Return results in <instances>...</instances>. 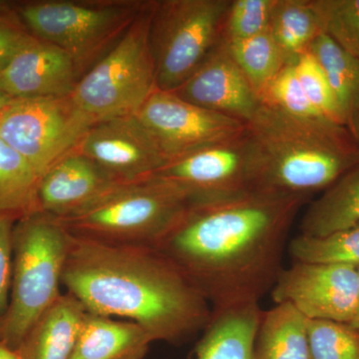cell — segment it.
I'll use <instances>...</instances> for the list:
<instances>
[{
	"instance_id": "277c9868",
	"label": "cell",
	"mask_w": 359,
	"mask_h": 359,
	"mask_svg": "<svg viewBox=\"0 0 359 359\" xmlns=\"http://www.w3.org/2000/svg\"><path fill=\"white\" fill-rule=\"evenodd\" d=\"M71 236L42 212L16 221L8 306L0 320V344L18 351L26 335L57 302Z\"/></svg>"
},
{
	"instance_id": "f546056e",
	"label": "cell",
	"mask_w": 359,
	"mask_h": 359,
	"mask_svg": "<svg viewBox=\"0 0 359 359\" xmlns=\"http://www.w3.org/2000/svg\"><path fill=\"white\" fill-rule=\"evenodd\" d=\"M276 0H233L224 16L222 41L252 39L268 32Z\"/></svg>"
},
{
	"instance_id": "603a6c76",
	"label": "cell",
	"mask_w": 359,
	"mask_h": 359,
	"mask_svg": "<svg viewBox=\"0 0 359 359\" xmlns=\"http://www.w3.org/2000/svg\"><path fill=\"white\" fill-rule=\"evenodd\" d=\"M269 32L287 65L294 63L323 32L313 0H276Z\"/></svg>"
},
{
	"instance_id": "9a60e30c",
	"label": "cell",
	"mask_w": 359,
	"mask_h": 359,
	"mask_svg": "<svg viewBox=\"0 0 359 359\" xmlns=\"http://www.w3.org/2000/svg\"><path fill=\"white\" fill-rule=\"evenodd\" d=\"M80 78L69 55L33 37L0 73V90L11 99L68 97Z\"/></svg>"
},
{
	"instance_id": "d6986e66",
	"label": "cell",
	"mask_w": 359,
	"mask_h": 359,
	"mask_svg": "<svg viewBox=\"0 0 359 359\" xmlns=\"http://www.w3.org/2000/svg\"><path fill=\"white\" fill-rule=\"evenodd\" d=\"M86 313L73 295L61 294L26 335L20 359H69Z\"/></svg>"
},
{
	"instance_id": "7402d4cb",
	"label": "cell",
	"mask_w": 359,
	"mask_h": 359,
	"mask_svg": "<svg viewBox=\"0 0 359 359\" xmlns=\"http://www.w3.org/2000/svg\"><path fill=\"white\" fill-rule=\"evenodd\" d=\"M309 52L325 71L346 127L355 137L359 119V59L323 32L313 40Z\"/></svg>"
},
{
	"instance_id": "ffe728a7",
	"label": "cell",
	"mask_w": 359,
	"mask_h": 359,
	"mask_svg": "<svg viewBox=\"0 0 359 359\" xmlns=\"http://www.w3.org/2000/svg\"><path fill=\"white\" fill-rule=\"evenodd\" d=\"M359 224V163L323 191L306 210L301 235L323 237Z\"/></svg>"
},
{
	"instance_id": "e575fe53",
	"label": "cell",
	"mask_w": 359,
	"mask_h": 359,
	"mask_svg": "<svg viewBox=\"0 0 359 359\" xmlns=\"http://www.w3.org/2000/svg\"><path fill=\"white\" fill-rule=\"evenodd\" d=\"M13 99H11V97L7 96L6 93H4V92L0 90V113H1V111L4 109V108L6 107L7 105H8L9 103L13 101Z\"/></svg>"
},
{
	"instance_id": "7a4b0ae2",
	"label": "cell",
	"mask_w": 359,
	"mask_h": 359,
	"mask_svg": "<svg viewBox=\"0 0 359 359\" xmlns=\"http://www.w3.org/2000/svg\"><path fill=\"white\" fill-rule=\"evenodd\" d=\"M62 285L87 313L132 321L154 341H185L204 330L212 318L204 295L154 248L71 236Z\"/></svg>"
},
{
	"instance_id": "52a82bcc",
	"label": "cell",
	"mask_w": 359,
	"mask_h": 359,
	"mask_svg": "<svg viewBox=\"0 0 359 359\" xmlns=\"http://www.w3.org/2000/svg\"><path fill=\"white\" fill-rule=\"evenodd\" d=\"M153 1H147L129 29L80 78L70 95L89 126L136 114L157 89L149 41Z\"/></svg>"
},
{
	"instance_id": "484cf974",
	"label": "cell",
	"mask_w": 359,
	"mask_h": 359,
	"mask_svg": "<svg viewBox=\"0 0 359 359\" xmlns=\"http://www.w3.org/2000/svg\"><path fill=\"white\" fill-rule=\"evenodd\" d=\"M294 262L346 264L359 266V224L323 236L306 237L299 233L290 243Z\"/></svg>"
},
{
	"instance_id": "6da1fadb",
	"label": "cell",
	"mask_w": 359,
	"mask_h": 359,
	"mask_svg": "<svg viewBox=\"0 0 359 359\" xmlns=\"http://www.w3.org/2000/svg\"><path fill=\"white\" fill-rule=\"evenodd\" d=\"M309 198L252 192L195 205L156 250L212 309L259 304L283 271L290 226Z\"/></svg>"
},
{
	"instance_id": "ac0fdd59",
	"label": "cell",
	"mask_w": 359,
	"mask_h": 359,
	"mask_svg": "<svg viewBox=\"0 0 359 359\" xmlns=\"http://www.w3.org/2000/svg\"><path fill=\"white\" fill-rule=\"evenodd\" d=\"M152 342L137 323L86 313L69 359H145Z\"/></svg>"
},
{
	"instance_id": "44dd1931",
	"label": "cell",
	"mask_w": 359,
	"mask_h": 359,
	"mask_svg": "<svg viewBox=\"0 0 359 359\" xmlns=\"http://www.w3.org/2000/svg\"><path fill=\"white\" fill-rule=\"evenodd\" d=\"M256 359H311L309 318L290 302L263 311L256 340Z\"/></svg>"
},
{
	"instance_id": "ba28073f",
	"label": "cell",
	"mask_w": 359,
	"mask_h": 359,
	"mask_svg": "<svg viewBox=\"0 0 359 359\" xmlns=\"http://www.w3.org/2000/svg\"><path fill=\"white\" fill-rule=\"evenodd\" d=\"M230 2L153 1L149 41L158 90L176 91L221 43L224 16Z\"/></svg>"
},
{
	"instance_id": "5b68a950",
	"label": "cell",
	"mask_w": 359,
	"mask_h": 359,
	"mask_svg": "<svg viewBox=\"0 0 359 359\" xmlns=\"http://www.w3.org/2000/svg\"><path fill=\"white\" fill-rule=\"evenodd\" d=\"M193 205L176 187L152 177L116 187L88 209L55 219L73 237L101 244L155 249Z\"/></svg>"
},
{
	"instance_id": "4dcf8cb0",
	"label": "cell",
	"mask_w": 359,
	"mask_h": 359,
	"mask_svg": "<svg viewBox=\"0 0 359 359\" xmlns=\"http://www.w3.org/2000/svg\"><path fill=\"white\" fill-rule=\"evenodd\" d=\"M292 65L304 93L316 110L328 121L346 127L327 75L313 54L308 51Z\"/></svg>"
},
{
	"instance_id": "f1b7e54d",
	"label": "cell",
	"mask_w": 359,
	"mask_h": 359,
	"mask_svg": "<svg viewBox=\"0 0 359 359\" xmlns=\"http://www.w3.org/2000/svg\"><path fill=\"white\" fill-rule=\"evenodd\" d=\"M311 359H359V330L348 323L309 320Z\"/></svg>"
},
{
	"instance_id": "9c48e42d",
	"label": "cell",
	"mask_w": 359,
	"mask_h": 359,
	"mask_svg": "<svg viewBox=\"0 0 359 359\" xmlns=\"http://www.w3.org/2000/svg\"><path fill=\"white\" fill-rule=\"evenodd\" d=\"M89 127L70 96L13 99L0 113V138L29 162L39 178L76 148Z\"/></svg>"
},
{
	"instance_id": "8d00e7d4",
	"label": "cell",
	"mask_w": 359,
	"mask_h": 359,
	"mask_svg": "<svg viewBox=\"0 0 359 359\" xmlns=\"http://www.w3.org/2000/svg\"><path fill=\"white\" fill-rule=\"evenodd\" d=\"M358 269V311H356L355 318L353 323H351V327L359 330V266L356 268Z\"/></svg>"
},
{
	"instance_id": "d590c367",
	"label": "cell",
	"mask_w": 359,
	"mask_h": 359,
	"mask_svg": "<svg viewBox=\"0 0 359 359\" xmlns=\"http://www.w3.org/2000/svg\"><path fill=\"white\" fill-rule=\"evenodd\" d=\"M15 4L11 2L0 1V13H13Z\"/></svg>"
},
{
	"instance_id": "4fadbf2b",
	"label": "cell",
	"mask_w": 359,
	"mask_h": 359,
	"mask_svg": "<svg viewBox=\"0 0 359 359\" xmlns=\"http://www.w3.org/2000/svg\"><path fill=\"white\" fill-rule=\"evenodd\" d=\"M75 149L123 185L152 178L169 163L135 115L95 123Z\"/></svg>"
},
{
	"instance_id": "2e32d148",
	"label": "cell",
	"mask_w": 359,
	"mask_h": 359,
	"mask_svg": "<svg viewBox=\"0 0 359 359\" xmlns=\"http://www.w3.org/2000/svg\"><path fill=\"white\" fill-rule=\"evenodd\" d=\"M123 185L76 149L63 156L39 179V212L65 219L88 209Z\"/></svg>"
},
{
	"instance_id": "cb8c5ba5",
	"label": "cell",
	"mask_w": 359,
	"mask_h": 359,
	"mask_svg": "<svg viewBox=\"0 0 359 359\" xmlns=\"http://www.w3.org/2000/svg\"><path fill=\"white\" fill-rule=\"evenodd\" d=\"M39 179L29 162L0 138V214L20 219L39 212Z\"/></svg>"
},
{
	"instance_id": "4316f807",
	"label": "cell",
	"mask_w": 359,
	"mask_h": 359,
	"mask_svg": "<svg viewBox=\"0 0 359 359\" xmlns=\"http://www.w3.org/2000/svg\"><path fill=\"white\" fill-rule=\"evenodd\" d=\"M261 100L266 105L301 121L313 124L332 123L325 119L309 100L292 63L283 67L264 91Z\"/></svg>"
},
{
	"instance_id": "e0dca14e",
	"label": "cell",
	"mask_w": 359,
	"mask_h": 359,
	"mask_svg": "<svg viewBox=\"0 0 359 359\" xmlns=\"http://www.w3.org/2000/svg\"><path fill=\"white\" fill-rule=\"evenodd\" d=\"M263 311L259 304L212 309L196 346V359H256V340Z\"/></svg>"
},
{
	"instance_id": "83f0119b",
	"label": "cell",
	"mask_w": 359,
	"mask_h": 359,
	"mask_svg": "<svg viewBox=\"0 0 359 359\" xmlns=\"http://www.w3.org/2000/svg\"><path fill=\"white\" fill-rule=\"evenodd\" d=\"M321 32L359 59V0H313Z\"/></svg>"
},
{
	"instance_id": "5bb4252c",
	"label": "cell",
	"mask_w": 359,
	"mask_h": 359,
	"mask_svg": "<svg viewBox=\"0 0 359 359\" xmlns=\"http://www.w3.org/2000/svg\"><path fill=\"white\" fill-rule=\"evenodd\" d=\"M174 93L183 100L245 124L254 118L262 105L261 98L231 58L223 41Z\"/></svg>"
},
{
	"instance_id": "74e56055",
	"label": "cell",
	"mask_w": 359,
	"mask_h": 359,
	"mask_svg": "<svg viewBox=\"0 0 359 359\" xmlns=\"http://www.w3.org/2000/svg\"><path fill=\"white\" fill-rule=\"evenodd\" d=\"M355 138H356V140H358V143H359V119H358V126H356Z\"/></svg>"
},
{
	"instance_id": "1f68e13d",
	"label": "cell",
	"mask_w": 359,
	"mask_h": 359,
	"mask_svg": "<svg viewBox=\"0 0 359 359\" xmlns=\"http://www.w3.org/2000/svg\"><path fill=\"white\" fill-rule=\"evenodd\" d=\"M18 218L0 214V320L6 313L13 276V229Z\"/></svg>"
},
{
	"instance_id": "30bf717a",
	"label": "cell",
	"mask_w": 359,
	"mask_h": 359,
	"mask_svg": "<svg viewBox=\"0 0 359 359\" xmlns=\"http://www.w3.org/2000/svg\"><path fill=\"white\" fill-rule=\"evenodd\" d=\"M254 148L247 131L170 161L153 177L176 187L193 205L231 199L252 192Z\"/></svg>"
},
{
	"instance_id": "8992f818",
	"label": "cell",
	"mask_w": 359,
	"mask_h": 359,
	"mask_svg": "<svg viewBox=\"0 0 359 359\" xmlns=\"http://www.w3.org/2000/svg\"><path fill=\"white\" fill-rule=\"evenodd\" d=\"M147 1L37 0L14 6L35 39L58 47L74 61L81 77L129 29Z\"/></svg>"
},
{
	"instance_id": "d4e9b609",
	"label": "cell",
	"mask_w": 359,
	"mask_h": 359,
	"mask_svg": "<svg viewBox=\"0 0 359 359\" xmlns=\"http://www.w3.org/2000/svg\"><path fill=\"white\" fill-rule=\"evenodd\" d=\"M224 45L259 98L287 65L269 30L252 39Z\"/></svg>"
},
{
	"instance_id": "7c38bea8",
	"label": "cell",
	"mask_w": 359,
	"mask_h": 359,
	"mask_svg": "<svg viewBox=\"0 0 359 359\" xmlns=\"http://www.w3.org/2000/svg\"><path fill=\"white\" fill-rule=\"evenodd\" d=\"M271 292L276 304L290 302L309 320L351 325L358 311V269L294 262L283 269Z\"/></svg>"
},
{
	"instance_id": "3957f363",
	"label": "cell",
	"mask_w": 359,
	"mask_h": 359,
	"mask_svg": "<svg viewBox=\"0 0 359 359\" xmlns=\"http://www.w3.org/2000/svg\"><path fill=\"white\" fill-rule=\"evenodd\" d=\"M247 131L256 192L309 198L359 163L358 141L346 127L301 121L263 102Z\"/></svg>"
},
{
	"instance_id": "8fae6325",
	"label": "cell",
	"mask_w": 359,
	"mask_h": 359,
	"mask_svg": "<svg viewBox=\"0 0 359 359\" xmlns=\"http://www.w3.org/2000/svg\"><path fill=\"white\" fill-rule=\"evenodd\" d=\"M167 159L230 140L247 124L183 100L174 92L156 89L135 114Z\"/></svg>"
},
{
	"instance_id": "d6a6232c",
	"label": "cell",
	"mask_w": 359,
	"mask_h": 359,
	"mask_svg": "<svg viewBox=\"0 0 359 359\" xmlns=\"http://www.w3.org/2000/svg\"><path fill=\"white\" fill-rule=\"evenodd\" d=\"M33 36L13 13H0V73Z\"/></svg>"
},
{
	"instance_id": "836d02e7",
	"label": "cell",
	"mask_w": 359,
	"mask_h": 359,
	"mask_svg": "<svg viewBox=\"0 0 359 359\" xmlns=\"http://www.w3.org/2000/svg\"><path fill=\"white\" fill-rule=\"evenodd\" d=\"M0 359H20V353L18 351L0 344Z\"/></svg>"
}]
</instances>
